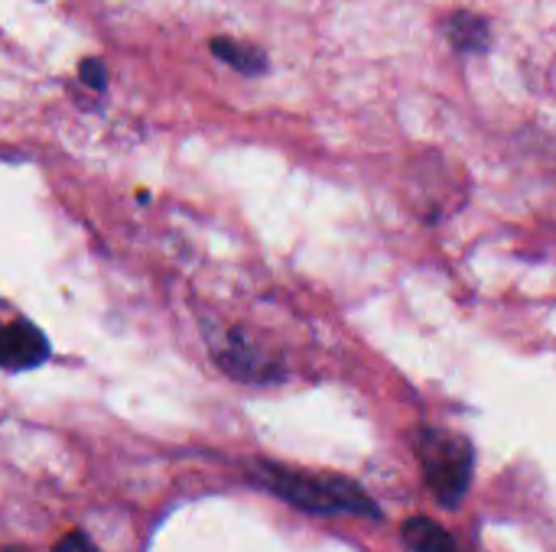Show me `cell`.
<instances>
[{
  "label": "cell",
  "instance_id": "52a82bcc",
  "mask_svg": "<svg viewBox=\"0 0 556 552\" xmlns=\"http://www.w3.org/2000/svg\"><path fill=\"white\" fill-rule=\"evenodd\" d=\"M52 552H98V550H94V543H91L85 534H68V537H62V540L55 543V550Z\"/></svg>",
  "mask_w": 556,
  "mask_h": 552
},
{
  "label": "cell",
  "instance_id": "3957f363",
  "mask_svg": "<svg viewBox=\"0 0 556 552\" xmlns=\"http://www.w3.org/2000/svg\"><path fill=\"white\" fill-rule=\"evenodd\" d=\"M49 358V342L46 335L26 322V319H13L3 329V348H0V361L7 371H29L39 368Z\"/></svg>",
  "mask_w": 556,
  "mask_h": 552
},
{
  "label": "cell",
  "instance_id": "277c9868",
  "mask_svg": "<svg viewBox=\"0 0 556 552\" xmlns=\"http://www.w3.org/2000/svg\"><path fill=\"white\" fill-rule=\"evenodd\" d=\"M404 543L410 552H463L459 543L450 537V530H443L440 524L427 521V517H414L404 524Z\"/></svg>",
  "mask_w": 556,
  "mask_h": 552
},
{
  "label": "cell",
  "instance_id": "6da1fadb",
  "mask_svg": "<svg viewBox=\"0 0 556 552\" xmlns=\"http://www.w3.org/2000/svg\"><path fill=\"white\" fill-rule=\"evenodd\" d=\"M261 485L274 491L277 498L313 511V514H368L378 517V504L355 488L349 478L336 475H309V472H293V468H277V465H261Z\"/></svg>",
  "mask_w": 556,
  "mask_h": 552
},
{
  "label": "cell",
  "instance_id": "8992f818",
  "mask_svg": "<svg viewBox=\"0 0 556 552\" xmlns=\"http://www.w3.org/2000/svg\"><path fill=\"white\" fill-rule=\"evenodd\" d=\"M450 39L463 49V52H476V49H485L489 46V33H485V23L469 16V13H459L450 20Z\"/></svg>",
  "mask_w": 556,
  "mask_h": 552
},
{
  "label": "cell",
  "instance_id": "5b68a950",
  "mask_svg": "<svg viewBox=\"0 0 556 552\" xmlns=\"http://www.w3.org/2000/svg\"><path fill=\"white\" fill-rule=\"evenodd\" d=\"M212 49H215V55H218L222 62L235 65V68H238V72H244V75H254V72H261V68H264V52L248 49V46H241V42H231V39H212Z\"/></svg>",
  "mask_w": 556,
  "mask_h": 552
},
{
  "label": "cell",
  "instance_id": "ba28073f",
  "mask_svg": "<svg viewBox=\"0 0 556 552\" xmlns=\"http://www.w3.org/2000/svg\"><path fill=\"white\" fill-rule=\"evenodd\" d=\"M78 72H81V78H85L91 88H101V85H104V78H108L104 65H101V62H94V59H85Z\"/></svg>",
  "mask_w": 556,
  "mask_h": 552
},
{
  "label": "cell",
  "instance_id": "7a4b0ae2",
  "mask_svg": "<svg viewBox=\"0 0 556 552\" xmlns=\"http://www.w3.org/2000/svg\"><path fill=\"white\" fill-rule=\"evenodd\" d=\"M417 455L424 465V478L440 504L456 508L472 482V446L456 433L427 429L417 439Z\"/></svg>",
  "mask_w": 556,
  "mask_h": 552
}]
</instances>
